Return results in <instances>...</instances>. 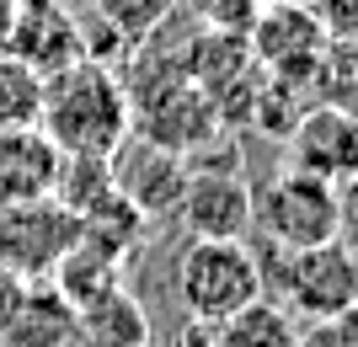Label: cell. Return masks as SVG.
<instances>
[{"label": "cell", "instance_id": "6da1fadb", "mask_svg": "<svg viewBox=\"0 0 358 347\" xmlns=\"http://www.w3.org/2000/svg\"><path fill=\"white\" fill-rule=\"evenodd\" d=\"M64 155H113L134 134V102L113 64L75 59L70 70L43 80V118H38Z\"/></svg>", "mask_w": 358, "mask_h": 347}, {"label": "cell", "instance_id": "7a4b0ae2", "mask_svg": "<svg viewBox=\"0 0 358 347\" xmlns=\"http://www.w3.org/2000/svg\"><path fill=\"white\" fill-rule=\"evenodd\" d=\"M262 262V288L278 294L289 316L327 320L358 310V251L348 241H321L305 251H278L268 241H252Z\"/></svg>", "mask_w": 358, "mask_h": 347}, {"label": "cell", "instance_id": "3957f363", "mask_svg": "<svg viewBox=\"0 0 358 347\" xmlns=\"http://www.w3.org/2000/svg\"><path fill=\"white\" fill-rule=\"evenodd\" d=\"M252 230L278 251H305V246L337 241L343 230V187L315 171H278V177L252 193Z\"/></svg>", "mask_w": 358, "mask_h": 347}, {"label": "cell", "instance_id": "277c9868", "mask_svg": "<svg viewBox=\"0 0 358 347\" xmlns=\"http://www.w3.org/2000/svg\"><path fill=\"white\" fill-rule=\"evenodd\" d=\"M177 294L193 320H230L252 300H262V262L252 241H193L177 257Z\"/></svg>", "mask_w": 358, "mask_h": 347}, {"label": "cell", "instance_id": "5b68a950", "mask_svg": "<svg viewBox=\"0 0 358 347\" xmlns=\"http://www.w3.org/2000/svg\"><path fill=\"white\" fill-rule=\"evenodd\" d=\"M75 235H80V219L59 198L11 203V209H0V272H11L22 283H48L59 257L75 246Z\"/></svg>", "mask_w": 358, "mask_h": 347}, {"label": "cell", "instance_id": "8992f818", "mask_svg": "<svg viewBox=\"0 0 358 347\" xmlns=\"http://www.w3.org/2000/svg\"><path fill=\"white\" fill-rule=\"evenodd\" d=\"M246 48L252 59H262L278 80H294V75H310L321 54H327V27L310 6L299 0H268V11L252 16L246 27Z\"/></svg>", "mask_w": 358, "mask_h": 347}, {"label": "cell", "instance_id": "52a82bcc", "mask_svg": "<svg viewBox=\"0 0 358 347\" xmlns=\"http://www.w3.org/2000/svg\"><path fill=\"white\" fill-rule=\"evenodd\" d=\"M187 161L171 150H161V145H150V139L129 134L113 150V177H118V193L134 203L139 214H145L150 225L155 219H166V214H177L182 203V187H187Z\"/></svg>", "mask_w": 358, "mask_h": 347}, {"label": "cell", "instance_id": "ba28073f", "mask_svg": "<svg viewBox=\"0 0 358 347\" xmlns=\"http://www.w3.org/2000/svg\"><path fill=\"white\" fill-rule=\"evenodd\" d=\"M177 219L193 241H246L252 235V187L236 171H187Z\"/></svg>", "mask_w": 358, "mask_h": 347}, {"label": "cell", "instance_id": "9c48e42d", "mask_svg": "<svg viewBox=\"0 0 358 347\" xmlns=\"http://www.w3.org/2000/svg\"><path fill=\"white\" fill-rule=\"evenodd\" d=\"M6 54H16L22 64H32L48 80V75H59V70H70L75 59H86V32L75 27L64 0H22Z\"/></svg>", "mask_w": 358, "mask_h": 347}, {"label": "cell", "instance_id": "30bf717a", "mask_svg": "<svg viewBox=\"0 0 358 347\" xmlns=\"http://www.w3.org/2000/svg\"><path fill=\"white\" fill-rule=\"evenodd\" d=\"M299 171H315L327 182H358V112L353 107H315L289 134Z\"/></svg>", "mask_w": 358, "mask_h": 347}, {"label": "cell", "instance_id": "8fae6325", "mask_svg": "<svg viewBox=\"0 0 358 347\" xmlns=\"http://www.w3.org/2000/svg\"><path fill=\"white\" fill-rule=\"evenodd\" d=\"M214 123H220V112L198 91V80L177 75L171 91H161V96L145 102V118H134V134L150 139V145H161V150H171V155H193L214 134Z\"/></svg>", "mask_w": 358, "mask_h": 347}, {"label": "cell", "instance_id": "7c38bea8", "mask_svg": "<svg viewBox=\"0 0 358 347\" xmlns=\"http://www.w3.org/2000/svg\"><path fill=\"white\" fill-rule=\"evenodd\" d=\"M59 166H64V150L43 128H0V209L54 198Z\"/></svg>", "mask_w": 358, "mask_h": 347}, {"label": "cell", "instance_id": "4fadbf2b", "mask_svg": "<svg viewBox=\"0 0 358 347\" xmlns=\"http://www.w3.org/2000/svg\"><path fill=\"white\" fill-rule=\"evenodd\" d=\"M0 347H80L75 304L54 283H27L22 304L0 320Z\"/></svg>", "mask_w": 358, "mask_h": 347}, {"label": "cell", "instance_id": "5bb4252c", "mask_svg": "<svg viewBox=\"0 0 358 347\" xmlns=\"http://www.w3.org/2000/svg\"><path fill=\"white\" fill-rule=\"evenodd\" d=\"M75 326H80V347H150V316L123 283L75 304Z\"/></svg>", "mask_w": 358, "mask_h": 347}, {"label": "cell", "instance_id": "9a60e30c", "mask_svg": "<svg viewBox=\"0 0 358 347\" xmlns=\"http://www.w3.org/2000/svg\"><path fill=\"white\" fill-rule=\"evenodd\" d=\"M48 283L59 288L70 304H86V300H96V294H107L113 283H123V257H113L107 246L86 241V235H75V246L59 257V267H54Z\"/></svg>", "mask_w": 358, "mask_h": 347}, {"label": "cell", "instance_id": "2e32d148", "mask_svg": "<svg viewBox=\"0 0 358 347\" xmlns=\"http://www.w3.org/2000/svg\"><path fill=\"white\" fill-rule=\"evenodd\" d=\"M220 347H299V326L278 300H252L230 320H220Z\"/></svg>", "mask_w": 358, "mask_h": 347}, {"label": "cell", "instance_id": "e0dca14e", "mask_svg": "<svg viewBox=\"0 0 358 347\" xmlns=\"http://www.w3.org/2000/svg\"><path fill=\"white\" fill-rule=\"evenodd\" d=\"M64 209L75 219H86L107 203V198H118V177H113V155H64L59 166V187H54Z\"/></svg>", "mask_w": 358, "mask_h": 347}, {"label": "cell", "instance_id": "ac0fdd59", "mask_svg": "<svg viewBox=\"0 0 358 347\" xmlns=\"http://www.w3.org/2000/svg\"><path fill=\"white\" fill-rule=\"evenodd\" d=\"M43 118V75L16 54H0V128H38Z\"/></svg>", "mask_w": 358, "mask_h": 347}, {"label": "cell", "instance_id": "d6986e66", "mask_svg": "<svg viewBox=\"0 0 358 347\" xmlns=\"http://www.w3.org/2000/svg\"><path fill=\"white\" fill-rule=\"evenodd\" d=\"M91 6H96V16H102V27L123 32L129 43L155 38V32H161V22L177 11V0H91Z\"/></svg>", "mask_w": 358, "mask_h": 347}, {"label": "cell", "instance_id": "ffe728a7", "mask_svg": "<svg viewBox=\"0 0 358 347\" xmlns=\"http://www.w3.org/2000/svg\"><path fill=\"white\" fill-rule=\"evenodd\" d=\"M299 347H358V310H343V316H327V320H305L299 326Z\"/></svg>", "mask_w": 358, "mask_h": 347}, {"label": "cell", "instance_id": "44dd1931", "mask_svg": "<svg viewBox=\"0 0 358 347\" xmlns=\"http://www.w3.org/2000/svg\"><path fill=\"white\" fill-rule=\"evenodd\" d=\"M321 27L327 38H358V0H321Z\"/></svg>", "mask_w": 358, "mask_h": 347}, {"label": "cell", "instance_id": "7402d4cb", "mask_svg": "<svg viewBox=\"0 0 358 347\" xmlns=\"http://www.w3.org/2000/svg\"><path fill=\"white\" fill-rule=\"evenodd\" d=\"M171 347H220V326H214V320H193V316H187V326L171 337Z\"/></svg>", "mask_w": 358, "mask_h": 347}, {"label": "cell", "instance_id": "603a6c76", "mask_svg": "<svg viewBox=\"0 0 358 347\" xmlns=\"http://www.w3.org/2000/svg\"><path fill=\"white\" fill-rule=\"evenodd\" d=\"M16 6H22V0H0V54H6V43H11V27H16Z\"/></svg>", "mask_w": 358, "mask_h": 347}, {"label": "cell", "instance_id": "cb8c5ba5", "mask_svg": "<svg viewBox=\"0 0 358 347\" xmlns=\"http://www.w3.org/2000/svg\"><path fill=\"white\" fill-rule=\"evenodd\" d=\"M299 6H305V0H299Z\"/></svg>", "mask_w": 358, "mask_h": 347}]
</instances>
